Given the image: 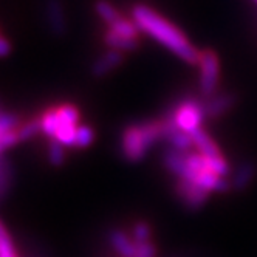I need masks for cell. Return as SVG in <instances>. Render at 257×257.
I'll list each match as a JSON object with an SVG mask.
<instances>
[{"instance_id": "cell-25", "label": "cell", "mask_w": 257, "mask_h": 257, "mask_svg": "<svg viewBox=\"0 0 257 257\" xmlns=\"http://www.w3.org/2000/svg\"><path fill=\"white\" fill-rule=\"evenodd\" d=\"M155 255H157V246L152 242L137 245V255L135 257H155Z\"/></svg>"}, {"instance_id": "cell-20", "label": "cell", "mask_w": 257, "mask_h": 257, "mask_svg": "<svg viewBox=\"0 0 257 257\" xmlns=\"http://www.w3.org/2000/svg\"><path fill=\"white\" fill-rule=\"evenodd\" d=\"M205 161H206V168L209 172L212 174H217L220 177H228L231 169H229V164L228 161L225 160V157H214V158H208L205 157Z\"/></svg>"}, {"instance_id": "cell-3", "label": "cell", "mask_w": 257, "mask_h": 257, "mask_svg": "<svg viewBox=\"0 0 257 257\" xmlns=\"http://www.w3.org/2000/svg\"><path fill=\"white\" fill-rule=\"evenodd\" d=\"M164 112H168L174 118L178 128H181L183 132H186L189 135L194 131H197V128H200L203 121L206 119L203 98H195V96L178 98Z\"/></svg>"}, {"instance_id": "cell-22", "label": "cell", "mask_w": 257, "mask_h": 257, "mask_svg": "<svg viewBox=\"0 0 257 257\" xmlns=\"http://www.w3.org/2000/svg\"><path fill=\"white\" fill-rule=\"evenodd\" d=\"M95 140V132L91 131V127L88 125H79L76 131V138H75V148L85 149L93 143Z\"/></svg>"}, {"instance_id": "cell-4", "label": "cell", "mask_w": 257, "mask_h": 257, "mask_svg": "<svg viewBox=\"0 0 257 257\" xmlns=\"http://www.w3.org/2000/svg\"><path fill=\"white\" fill-rule=\"evenodd\" d=\"M197 65L200 67V76H198L200 96L203 99H208L218 91L220 61H218L217 53L211 48L201 50Z\"/></svg>"}, {"instance_id": "cell-18", "label": "cell", "mask_w": 257, "mask_h": 257, "mask_svg": "<svg viewBox=\"0 0 257 257\" xmlns=\"http://www.w3.org/2000/svg\"><path fill=\"white\" fill-rule=\"evenodd\" d=\"M132 238L137 245L152 242V226L144 220H140L132 226Z\"/></svg>"}, {"instance_id": "cell-10", "label": "cell", "mask_w": 257, "mask_h": 257, "mask_svg": "<svg viewBox=\"0 0 257 257\" xmlns=\"http://www.w3.org/2000/svg\"><path fill=\"white\" fill-rule=\"evenodd\" d=\"M108 242L121 257H135L137 255V243L134 242V238L119 228L108 231Z\"/></svg>"}, {"instance_id": "cell-19", "label": "cell", "mask_w": 257, "mask_h": 257, "mask_svg": "<svg viewBox=\"0 0 257 257\" xmlns=\"http://www.w3.org/2000/svg\"><path fill=\"white\" fill-rule=\"evenodd\" d=\"M0 257H19L5 225L0 222Z\"/></svg>"}, {"instance_id": "cell-24", "label": "cell", "mask_w": 257, "mask_h": 257, "mask_svg": "<svg viewBox=\"0 0 257 257\" xmlns=\"http://www.w3.org/2000/svg\"><path fill=\"white\" fill-rule=\"evenodd\" d=\"M10 178H11V171L10 166L5 161H0V197L5 192V189L10 185Z\"/></svg>"}, {"instance_id": "cell-1", "label": "cell", "mask_w": 257, "mask_h": 257, "mask_svg": "<svg viewBox=\"0 0 257 257\" xmlns=\"http://www.w3.org/2000/svg\"><path fill=\"white\" fill-rule=\"evenodd\" d=\"M132 19L141 30V33L149 34L157 42L169 48L174 54L191 65H197L200 59V51L192 45L178 27L169 22L154 8L138 4L132 8Z\"/></svg>"}, {"instance_id": "cell-5", "label": "cell", "mask_w": 257, "mask_h": 257, "mask_svg": "<svg viewBox=\"0 0 257 257\" xmlns=\"http://www.w3.org/2000/svg\"><path fill=\"white\" fill-rule=\"evenodd\" d=\"M174 191H175L177 198L181 201V205L191 211H197L203 208L208 203L209 194H211L205 191L203 188H200L198 185H195V183L185 180V178L175 180Z\"/></svg>"}, {"instance_id": "cell-6", "label": "cell", "mask_w": 257, "mask_h": 257, "mask_svg": "<svg viewBox=\"0 0 257 257\" xmlns=\"http://www.w3.org/2000/svg\"><path fill=\"white\" fill-rule=\"evenodd\" d=\"M205 102V115L208 119H218L225 116L228 112L235 107L237 104V95L232 91H217L208 99H203Z\"/></svg>"}, {"instance_id": "cell-14", "label": "cell", "mask_w": 257, "mask_h": 257, "mask_svg": "<svg viewBox=\"0 0 257 257\" xmlns=\"http://www.w3.org/2000/svg\"><path fill=\"white\" fill-rule=\"evenodd\" d=\"M95 11L101 17V21L105 22L108 27L112 24H115L119 17H122V14L112 4L107 2V0H99V2H96L95 4Z\"/></svg>"}, {"instance_id": "cell-2", "label": "cell", "mask_w": 257, "mask_h": 257, "mask_svg": "<svg viewBox=\"0 0 257 257\" xmlns=\"http://www.w3.org/2000/svg\"><path fill=\"white\" fill-rule=\"evenodd\" d=\"M160 141H164L161 118L128 124L121 134V154L127 161L140 163Z\"/></svg>"}, {"instance_id": "cell-11", "label": "cell", "mask_w": 257, "mask_h": 257, "mask_svg": "<svg viewBox=\"0 0 257 257\" xmlns=\"http://www.w3.org/2000/svg\"><path fill=\"white\" fill-rule=\"evenodd\" d=\"M192 141H194V148L198 151V154H201L203 157L208 158H214V157H222V151H220L218 144L214 141V138L205 131L203 127L197 128L191 134Z\"/></svg>"}, {"instance_id": "cell-21", "label": "cell", "mask_w": 257, "mask_h": 257, "mask_svg": "<svg viewBox=\"0 0 257 257\" xmlns=\"http://www.w3.org/2000/svg\"><path fill=\"white\" fill-rule=\"evenodd\" d=\"M48 161L53 166H62L65 163V146L53 140L48 146Z\"/></svg>"}, {"instance_id": "cell-9", "label": "cell", "mask_w": 257, "mask_h": 257, "mask_svg": "<svg viewBox=\"0 0 257 257\" xmlns=\"http://www.w3.org/2000/svg\"><path fill=\"white\" fill-rule=\"evenodd\" d=\"M124 58L122 53L118 50H107L105 53H102L101 56L96 58V61L91 65V75L95 78H102L105 75H108L110 71H113L115 68H118L122 64Z\"/></svg>"}, {"instance_id": "cell-23", "label": "cell", "mask_w": 257, "mask_h": 257, "mask_svg": "<svg viewBox=\"0 0 257 257\" xmlns=\"http://www.w3.org/2000/svg\"><path fill=\"white\" fill-rule=\"evenodd\" d=\"M39 132H42L41 118L39 119H33V121L24 124L16 134H17V138H19V141H25V140H30V138L36 137Z\"/></svg>"}, {"instance_id": "cell-13", "label": "cell", "mask_w": 257, "mask_h": 257, "mask_svg": "<svg viewBox=\"0 0 257 257\" xmlns=\"http://www.w3.org/2000/svg\"><path fill=\"white\" fill-rule=\"evenodd\" d=\"M104 44L110 50H118V51H134L140 47V39L138 38H127V36L118 34L107 28L104 34Z\"/></svg>"}, {"instance_id": "cell-17", "label": "cell", "mask_w": 257, "mask_h": 257, "mask_svg": "<svg viewBox=\"0 0 257 257\" xmlns=\"http://www.w3.org/2000/svg\"><path fill=\"white\" fill-rule=\"evenodd\" d=\"M41 125H42V134H45L50 138H54L58 128H59V118L56 113V108H51L41 116Z\"/></svg>"}, {"instance_id": "cell-8", "label": "cell", "mask_w": 257, "mask_h": 257, "mask_svg": "<svg viewBox=\"0 0 257 257\" xmlns=\"http://www.w3.org/2000/svg\"><path fill=\"white\" fill-rule=\"evenodd\" d=\"M188 152H181L174 148H166L163 154V164L172 175L177 178H186L189 168H188Z\"/></svg>"}, {"instance_id": "cell-12", "label": "cell", "mask_w": 257, "mask_h": 257, "mask_svg": "<svg viewBox=\"0 0 257 257\" xmlns=\"http://www.w3.org/2000/svg\"><path fill=\"white\" fill-rule=\"evenodd\" d=\"M47 21H48V25L54 34L61 36L65 33V30H67L65 14H64V8H62V4L59 2V0H48Z\"/></svg>"}, {"instance_id": "cell-26", "label": "cell", "mask_w": 257, "mask_h": 257, "mask_svg": "<svg viewBox=\"0 0 257 257\" xmlns=\"http://www.w3.org/2000/svg\"><path fill=\"white\" fill-rule=\"evenodd\" d=\"M11 51V45H10V42L5 39V38H2L0 36V58H4V56H7V54Z\"/></svg>"}, {"instance_id": "cell-15", "label": "cell", "mask_w": 257, "mask_h": 257, "mask_svg": "<svg viewBox=\"0 0 257 257\" xmlns=\"http://www.w3.org/2000/svg\"><path fill=\"white\" fill-rule=\"evenodd\" d=\"M112 31L118 33V34H122V36H127V38H138L140 39V33L141 30L138 28V25L135 24L134 19H127V17H119V19L112 24L108 27Z\"/></svg>"}, {"instance_id": "cell-27", "label": "cell", "mask_w": 257, "mask_h": 257, "mask_svg": "<svg viewBox=\"0 0 257 257\" xmlns=\"http://www.w3.org/2000/svg\"><path fill=\"white\" fill-rule=\"evenodd\" d=\"M255 2H257V0H255Z\"/></svg>"}, {"instance_id": "cell-7", "label": "cell", "mask_w": 257, "mask_h": 257, "mask_svg": "<svg viewBox=\"0 0 257 257\" xmlns=\"http://www.w3.org/2000/svg\"><path fill=\"white\" fill-rule=\"evenodd\" d=\"M257 175V164L252 160L242 161L237 169L231 174V189L235 192H242L249 188L252 180Z\"/></svg>"}, {"instance_id": "cell-16", "label": "cell", "mask_w": 257, "mask_h": 257, "mask_svg": "<svg viewBox=\"0 0 257 257\" xmlns=\"http://www.w3.org/2000/svg\"><path fill=\"white\" fill-rule=\"evenodd\" d=\"M56 113L59 118V124L62 125H75L78 127L79 122V110L71 104H62L56 107Z\"/></svg>"}]
</instances>
